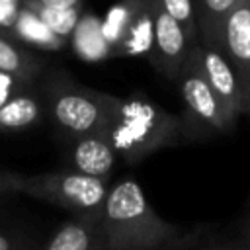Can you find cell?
Instances as JSON below:
<instances>
[{"label": "cell", "instance_id": "6", "mask_svg": "<svg viewBox=\"0 0 250 250\" xmlns=\"http://www.w3.org/2000/svg\"><path fill=\"white\" fill-rule=\"evenodd\" d=\"M111 57H148L152 37V2L119 0L102 20Z\"/></svg>", "mask_w": 250, "mask_h": 250}, {"label": "cell", "instance_id": "2", "mask_svg": "<svg viewBox=\"0 0 250 250\" xmlns=\"http://www.w3.org/2000/svg\"><path fill=\"white\" fill-rule=\"evenodd\" d=\"M107 135L115 154L127 164H137L162 148L186 143L180 115L143 96L119 98Z\"/></svg>", "mask_w": 250, "mask_h": 250}, {"label": "cell", "instance_id": "7", "mask_svg": "<svg viewBox=\"0 0 250 250\" xmlns=\"http://www.w3.org/2000/svg\"><path fill=\"white\" fill-rule=\"evenodd\" d=\"M189 59L201 72V76L207 82L213 96L217 98L227 123L234 129L238 117L246 113V102H244V94H242L240 82H238L232 66L229 64V61L225 59L221 49L201 43V41H197L191 47Z\"/></svg>", "mask_w": 250, "mask_h": 250}, {"label": "cell", "instance_id": "13", "mask_svg": "<svg viewBox=\"0 0 250 250\" xmlns=\"http://www.w3.org/2000/svg\"><path fill=\"white\" fill-rule=\"evenodd\" d=\"M70 37L76 55L88 62H98L111 57V49L102 33V20L94 14L80 16Z\"/></svg>", "mask_w": 250, "mask_h": 250}, {"label": "cell", "instance_id": "27", "mask_svg": "<svg viewBox=\"0 0 250 250\" xmlns=\"http://www.w3.org/2000/svg\"><path fill=\"white\" fill-rule=\"evenodd\" d=\"M164 250H166V248H164Z\"/></svg>", "mask_w": 250, "mask_h": 250}, {"label": "cell", "instance_id": "18", "mask_svg": "<svg viewBox=\"0 0 250 250\" xmlns=\"http://www.w3.org/2000/svg\"><path fill=\"white\" fill-rule=\"evenodd\" d=\"M154 4L170 20H174L180 25V29L186 33V37L191 45H195L199 41L197 18H195V8H193L191 0H154Z\"/></svg>", "mask_w": 250, "mask_h": 250}, {"label": "cell", "instance_id": "3", "mask_svg": "<svg viewBox=\"0 0 250 250\" xmlns=\"http://www.w3.org/2000/svg\"><path fill=\"white\" fill-rule=\"evenodd\" d=\"M4 191L21 193L59 205L72 213L74 219L98 223L109 184L105 180L82 176L72 170L45 174L2 172Z\"/></svg>", "mask_w": 250, "mask_h": 250}, {"label": "cell", "instance_id": "20", "mask_svg": "<svg viewBox=\"0 0 250 250\" xmlns=\"http://www.w3.org/2000/svg\"><path fill=\"white\" fill-rule=\"evenodd\" d=\"M31 84L27 82H21L14 76H8V74H2L0 72V104H4L8 98H12L14 94H18L20 90L23 88H29Z\"/></svg>", "mask_w": 250, "mask_h": 250}, {"label": "cell", "instance_id": "4", "mask_svg": "<svg viewBox=\"0 0 250 250\" xmlns=\"http://www.w3.org/2000/svg\"><path fill=\"white\" fill-rule=\"evenodd\" d=\"M43 94V105L66 139L107 131L119 105L117 96L80 86L64 72L53 74L47 80Z\"/></svg>", "mask_w": 250, "mask_h": 250}, {"label": "cell", "instance_id": "12", "mask_svg": "<svg viewBox=\"0 0 250 250\" xmlns=\"http://www.w3.org/2000/svg\"><path fill=\"white\" fill-rule=\"evenodd\" d=\"M41 250H102L98 223L72 217L51 234Z\"/></svg>", "mask_w": 250, "mask_h": 250}, {"label": "cell", "instance_id": "10", "mask_svg": "<svg viewBox=\"0 0 250 250\" xmlns=\"http://www.w3.org/2000/svg\"><path fill=\"white\" fill-rule=\"evenodd\" d=\"M68 141H70V146H68L70 170L82 176L107 182L117 160V154L113 150L107 131L90 133V135L68 139Z\"/></svg>", "mask_w": 250, "mask_h": 250}, {"label": "cell", "instance_id": "8", "mask_svg": "<svg viewBox=\"0 0 250 250\" xmlns=\"http://www.w3.org/2000/svg\"><path fill=\"white\" fill-rule=\"evenodd\" d=\"M150 2H152V37H150V53L146 61L164 78L178 82L180 72L184 70L193 45L188 41L180 25L174 20H170L154 4V0Z\"/></svg>", "mask_w": 250, "mask_h": 250}, {"label": "cell", "instance_id": "1", "mask_svg": "<svg viewBox=\"0 0 250 250\" xmlns=\"http://www.w3.org/2000/svg\"><path fill=\"white\" fill-rule=\"evenodd\" d=\"M98 232L102 250H164L180 240V227L162 219L131 178L107 188Z\"/></svg>", "mask_w": 250, "mask_h": 250}, {"label": "cell", "instance_id": "25", "mask_svg": "<svg viewBox=\"0 0 250 250\" xmlns=\"http://www.w3.org/2000/svg\"><path fill=\"white\" fill-rule=\"evenodd\" d=\"M2 193H6V191H4V180H2V172H0V195H2Z\"/></svg>", "mask_w": 250, "mask_h": 250}, {"label": "cell", "instance_id": "19", "mask_svg": "<svg viewBox=\"0 0 250 250\" xmlns=\"http://www.w3.org/2000/svg\"><path fill=\"white\" fill-rule=\"evenodd\" d=\"M29 248L31 242L23 234L0 227V250H29Z\"/></svg>", "mask_w": 250, "mask_h": 250}, {"label": "cell", "instance_id": "9", "mask_svg": "<svg viewBox=\"0 0 250 250\" xmlns=\"http://www.w3.org/2000/svg\"><path fill=\"white\" fill-rule=\"evenodd\" d=\"M219 49L232 66L250 115V0H238L227 14L219 37Z\"/></svg>", "mask_w": 250, "mask_h": 250}, {"label": "cell", "instance_id": "14", "mask_svg": "<svg viewBox=\"0 0 250 250\" xmlns=\"http://www.w3.org/2000/svg\"><path fill=\"white\" fill-rule=\"evenodd\" d=\"M43 70V61L37 59L31 51L25 47H20L12 39L4 37L0 33V72L14 76L21 82L31 84L35 78H39Z\"/></svg>", "mask_w": 250, "mask_h": 250}, {"label": "cell", "instance_id": "21", "mask_svg": "<svg viewBox=\"0 0 250 250\" xmlns=\"http://www.w3.org/2000/svg\"><path fill=\"white\" fill-rule=\"evenodd\" d=\"M20 6L12 0H0V29H12L18 18Z\"/></svg>", "mask_w": 250, "mask_h": 250}, {"label": "cell", "instance_id": "22", "mask_svg": "<svg viewBox=\"0 0 250 250\" xmlns=\"http://www.w3.org/2000/svg\"><path fill=\"white\" fill-rule=\"evenodd\" d=\"M41 6H51V8H76L82 6V0H31Z\"/></svg>", "mask_w": 250, "mask_h": 250}, {"label": "cell", "instance_id": "16", "mask_svg": "<svg viewBox=\"0 0 250 250\" xmlns=\"http://www.w3.org/2000/svg\"><path fill=\"white\" fill-rule=\"evenodd\" d=\"M197 18L199 41L219 49V37L227 14L238 0H191Z\"/></svg>", "mask_w": 250, "mask_h": 250}, {"label": "cell", "instance_id": "5", "mask_svg": "<svg viewBox=\"0 0 250 250\" xmlns=\"http://www.w3.org/2000/svg\"><path fill=\"white\" fill-rule=\"evenodd\" d=\"M180 94L184 102V111L180 113L182 127H184V141H203L213 135L230 133L232 127L227 123L223 109L209 90L207 82L203 80L197 66L188 57V62L178 78Z\"/></svg>", "mask_w": 250, "mask_h": 250}, {"label": "cell", "instance_id": "24", "mask_svg": "<svg viewBox=\"0 0 250 250\" xmlns=\"http://www.w3.org/2000/svg\"><path fill=\"white\" fill-rule=\"evenodd\" d=\"M205 250H242L238 244H230V242H221V244H213Z\"/></svg>", "mask_w": 250, "mask_h": 250}, {"label": "cell", "instance_id": "15", "mask_svg": "<svg viewBox=\"0 0 250 250\" xmlns=\"http://www.w3.org/2000/svg\"><path fill=\"white\" fill-rule=\"evenodd\" d=\"M12 35H16V39H20L25 45H33L39 49H47V51H61L66 47V39L55 35L29 8L21 6L18 12V18L12 25Z\"/></svg>", "mask_w": 250, "mask_h": 250}, {"label": "cell", "instance_id": "17", "mask_svg": "<svg viewBox=\"0 0 250 250\" xmlns=\"http://www.w3.org/2000/svg\"><path fill=\"white\" fill-rule=\"evenodd\" d=\"M25 8H29L55 35L68 39L82 16V6L76 8H51V6H41L37 2L25 0L23 2Z\"/></svg>", "mask_w": 250, "mask_h": 250}, {"label": "cell", "instance_id": "23", "mask_svg": "<svg viewBox=\"0 0 250 250\" xmlns=\"http://www.w3.org/2000/svg\"><path fill=\"white\" fill-rule=\"evenodd\" d=\"M238 246H240L242 250H250V219L246 221V225H244V229H242V238H240Z\"/></svg>", "mask_w": 250, "mask_h": 250}, {"label": "cell", "instance_id": "11", "mask_svg": "<svg viewBox=\"0 0 250 250\" xmlns=\"http://www.w3.org/2000/svg\"><path fill=\"white\" fill-rule=\"evenodd\" d=\"M43 102L29 88L20 90L4 104H0V133L31 129L43 115Z\"/></svg>", "mask_w": 250, "mask_h": 250}, {"label": "cell", "instance_id": "26", "mask_svg": "<svg viewBox=\"0 0 250 250\" xmlns=\"http://www.w3.org/2000/svg\"><path fill=\"white\" fill-rule=\"evenodd\" d=\"M12 2H16V4H18V2H20V0H12Z\"/></svg>", "mask_w": 250, "mask_h": 250}]
</instances>
